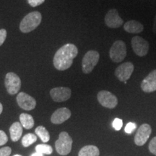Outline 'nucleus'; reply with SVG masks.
I'll return each mask as SVG.
<instances>
[{"label":"nucleus","mask_w":156,"mask_h":156,"mask_svg":"<svg viewBox=\"0 0 156 156\" xmlns=\"http://www.w3.org/2000/svg\"><path fill=\"white\" fill-rule=\"evenodd\" d=\"M78 54V48L75 45L67 44L64 45L56 52L54 56V67L60 71H64L71 67L73 60Z\"/></svg>","instance_id":"1"},{"label":"nucleus","mask_w":156,"mask_h":156,"mask_svg":"<svg viewBox=\"0 0 156 156\" xmlns=\"http://www.w3.org/2000/svg\"><path fill=\"white\" fill-rule=\"evenodd\" d=\"M42 16L39 12L35 11L30 12L23 17L20 23V30L21 32L27 34L34 30L41 22Z\"/></svg>","instance_id":"2"},{"label":"nucleus","mask_w":156,"mask_h":156,"mask_svg":"<svg viewBox=\"0 0 156 156\" xmlns=\"http://www.w3.org/2000/svg\"><path fill=\"white\" fill-rule=\"evenodd\" d=\"M56 152L61 155H67L72 151L73 139L66 132H62L55 142Z\"/></svg>","instance_id":"3"},{"label":"nucleus","mask_w":156,"mask_h":156,"mask_svg":"<svg viewBox=\"0 0 156 156\" xmlns=\"http://www.w3.org/2000/svg\"><path fill=\"white\" fill-rule=\"evenodd\" d=\"M109 56L114 62L119 63L122 62L126 56V44L123 41L118 40L115 41L109 51Z\"/></svg>","instance_id":"4"},{"label":"nucleus","mask_w":156,"mask_h":156,"mask_svg":"<svg viewBox=\"0 0 156 156\" xmlns=\"http://www.w3.org/2000/svg\"><path fill=\"white\" fill-rule=\"evenodd\" d=\"M100 58V54L96 51H88L85 54L82 61V68L85 74H89L93 71Z\"/></svg>","instance_id":"5"},{"label":"nucleus","mask_w":156,"mask_h":156,"mask_svg":"<svg viewBox=\"0 0 156 156\" xmlns=\"http://www.w3.org/2000/svg\"><path fill=\"white\" fill-rule=\"evenodd\" d=\"M5 83L7 93L10 95L17 94L21 87L20 79L14 73H8L6 75Z\"/></svg>","instance_id":"6"},{"label":"nucleus","mask_w":156,"mask_h":156,"mask_svg":"<svg viewBox=\"0 0 156 156\" xmlns=\"http://www.w3.org/2000/svg\"><path fill=\"white\" fill-rule=\"evenodd\" d=\"M98 101L101 106L108 108H114L118 104L116 95L107 90H101L97 95Z\"/></svg>","instance_id":"7"},{"label":"nucleus","mask_w":156,"mask_h":156,"mask_svg":"<svg viewBox=\"0 0 156 156\" xmlns=\"http://www.w3.org/2000/svg\"><path fill=\"white\" fill-rule=\"evenodd\" d=\"M132 47L136 55L145 56L149 51V43L140 36H134L132 38Z\"/></svg>","instance_id":"8"},{"label":"nucleus","mask_w":156,"mask_h":156,"mask_svg":"<svg viewBox=\"0 0 156 156\" xmlns=\"http://www.w3.org/2000/svg\"><path fill=\"white\" fill-rule=\"evenodd\" d=\"M134 66L132 62H124L115 70V75L121 82L126 83L133 73Z\"/></svg>","instance_id":"9"},{"label":"nucleus","mask_w":156,"mask_h":156,"mask_svg":"<svg viewBox=\"0 0 156 156\" xmlns=\"http://www.w3.org/2000/svg\"><path fill=\"white\" fill-rule=\"evenodd\" d=\"M152 132L151 125L148 124H143L138 128L135 136H134V143L137 146H142L147 142L150 138Z\"/></svg>","instance_id":"10"},{"label":"nucleus","mask_w":156,"mask_h":156,"mask_svg":"<svg viewBox=\"0 0 156 156\" xmlns=\"http://www.w3.org/2000/svg\"><path fill=\"white\" fill-rule=\"evenodd\" d=\"M50 95L53 101L55 102H64L70 98L72 91L69 87H54L50 90Z\"/></svg>","instance_id":"11"},{"label":"nucleus","mask_w":156,"mask_h":156,"mask_svg":"<svg viewBox=\"0 0 156 156\" xmlns=\"http://www.w3.org/2000/svg\"><path fill=\"white\" fill-rule=\"evenodd\" d=\"M17 103L21 108L26 111H31L36 106V101L34 98L24 92L20 93L17 96Z\"/></svg>","instance_id":"12"},{"label":"nucleus","mask_w":156,"mask_h":156,"mask_svg":"<svg viewBox=\"0 0 156 156\" xmlns=\"http://www.w3.org/2000/svg\"><path fill=\"white\" fill-rule=\"evenodd\" d=\"M124 20L121 18L118 11L116 9H112L108 11L105 16V23L108 28H117L122 25Z\"/></svg>","instance_id":"13"},{"label":"nucleus","mask_w":156,"mask_h":156,"mask_svg":"<svg viewBox=\"0 0 156 156\" xmlns=\"http://www.w3.org/2000/svg\"><path fill=\"white\" fill-rule=\"evenodd\" d=\"M141 89L145 93L156 91V69L151 71L141 83Z\"/></svg>","instance_id":"14"},{"label":"nucleus","mask_w":156,"mask_h":156,"mask_svg":"<svg viewBox=\"0 0 156 156\" xmlns=\"http://www.w3.org/2000/svg\"><path fill=\"white\" fill-rule=\"evenodd\" d=\"M71 114V112L69 108L65 107L58 108L52 114L51 117V122L54 124H61L69 119Z\"/></svg>","instance_id":"15"},{"label":"nucleus","mask_w":156,"mask_h":156,"mask_svg":"<svg viewBox=\"0 0 156 156\" xmlns=\"http://www.w3.org/2000/svg\"><path fill=\"white\" fill-rule=\"evenodd\" d=\"M124 30L129 34H140L144 30V26L142 23L136 20L127 21L124 25Z\"/></svg>","instance_id":"16"},{"label":"nucleus","mask_w":156,"mask_h":156,"mask_svg":"<svg viewBox=\"0 0 156 156\" xmlns=\"http://www.w3.org/2000/svg\"><path fill=\"white\" fill-rule=\"evenodd\" d=\"M11 140L13 142H17L21 138L23 134V126L20 122H15L9 128Z\"/></svg>","instance_id":"17"},{"label":"nucleus","mask_w":156,"mask_h":156,"mask_svg":"<svg viewBox=\"0 0 156 156\" xmlns=\"http://www.w3.org/2000/svg\"><path fill=\"white\" fill-rule=\"evenodd\" d=\"M100 151L98 147L95 145H86L81 148L78 156H99Z\"/></svg>","instance_id":"18"},{"label":"nucleus","mask_w":156,"mask_h":156,"mask_svg":"<svg viewBox=\"0 0 156 156\" xmlns=\"http://www.w3.org/2000/svg\"><path fill=\"white\" fill-rule=\"evenodd\" d=\"M20 124H22L23 127L25 128L26 129H30L34 127V119L30 114H25V113L21 114L20 115Z\"/></svg>","instance_id":"19"},{"label":"nucleus","mask_w":156,"mask_h":156,"mask_svg":"<svg viewBox=\"0 0 156 156\" xmlns=\"http://www.w3.org/2000/svg\"><path fill=\"white\" fill-rule=\"evenodd\" d=\"M35 132L38 135L43 142H48L50 140V134L48 130L44 126H39L35 129Z\"/></svg>","instance_id":"20"},{"label":"nucleus","mask_w":156,"mask_h":156,"mask_svg":"<svg viewBox=\"0 0 156 156\" xmlns=\"http://www.w3.org/2000/svg\"><path fill=\"white\" fill-rule=\"evenodd\" d=\"M37 140V136L35 135L34 134H27L26 135H25L22 139V144L23 147H27L28 146H30L34 144V142H36Z\"/></svg>","instance_id":"21"},{"label":"nucleus","mask_w":156,"mask_h":156,"mask_svg":"<svg viewBox=\"0 0 156 156\" xmlns=\"http://www.w3.org/2000/svg\"><path fill=\"white\" fill-rule=\"evenodd\" d=\"M36 151L37 153H41L44 155H50L53 152V149L50 145H38L36 147Z\"/></svg>","instance_id":"22"},{"label":"nucleus","mask_w":156,"mask_h":156,"mask_svg":"<svg viewBox=\"0 0 156 156\" xmlns=\"http://www.w3.org/2000/svg\"><path fill=\"white\" fill-rule=\"evenodd\" d=\"M112 126L115 130H116V131H119L123 126L122 120L119 118H116L112 123Z\"/></svg>","instance_id":"23"},{"label":"nucleus","mask_w":156,"mask_h":156,"mask_svg":"<svg viewBox=\"0 0 156 156\" xmlns=\"http://www.w3.org/2000/svg\"><path fill=\"white\" fill-rule=\"evenodd\" d=\"M148 148H149V151L151 153H153V155H156V136L153 137L151 140V141L150 142L149 145H148Z\"/></svg>","instance_id":"24"},{"label":"nucleus","mask_w":156,"mask_h":156,"mask_svg":"<svg viewBox=\"0 0 156 156\" xmlns=\"http://www.w3.org/2000/svg\"><path fill=\"white\" fill-rule=\"evenodd\" d=\"M136 127V125L135 123L134 122H129L127 124H126L125 126V129H124V131H125L126 133L127 134H131L134 131Z\"/></svg>","instance_id":"25"},{"label":"nucleus","mask_w":156,"mask_h":156,"mask_svg":"<svg viewBox=\"0 0 156 156\" xmlns=\"http://www.w3.org/2000/svg\"><path fill=\"white\" fill-rule=\"evenodd\" d=\"M8 141V137L6 133L2 130H0V146L4 145Z\"/></svg>","instance_id":"26"},{"label":"nucleus","mask_w":156,"mask_h":156,"mask_svg":"<svg viewBox=\"0 0 156 156\" xmlns=\"http://www.w3.org/2000/svg\"><path fill=\"white\" fill-rule=\"evenodd\" d=\"M12 153V149L9 147H4L0 149V156H9Z\"/></svg>","instance_id":"27"},{"label":"nucleus","mask_w":156,"mask_h":156,"mask_svg":"<svg viewBox=\"0 0 156 156\" xmlns=\"http://www.w3.org/2000/svg\"><path fill=\"white\" fill-rule=\"evenodd\" d=\"M27 1L31 7H36L37 6L42 5L45 2V0H27Z\"/></svg>","instance_id":"28"},{"label":"nucleus","mask_w":156,"mask_h":156,"mask_svg":"<svg viewBox=\"0 0 156 156\" xmlns=\"http://www.w3.org/2000/svg\"><path fill=\"white\" fill-rule=\"evenodd\" d=\"M6 38H7V30L5 29H1L0 30V46L5 41Z\"/></svg>","instance_id":"29"},{"label":"nucleus","mask_w":156,"mask_h":156,"mask_svg":"<svg viewBox=\"0 0 156 156\" xmlns=\"http://www.w3.org/2000/svg\"><path fill=\"white\" fill-rule=\"evenodd\" d=\"M153 31L155 34H156V15L154 18V23H153Z\"/></svg>","instance_id":"30"},{"label":"nucleus","mask_w":156,"mask_h":156,"mask_svg":"<svg viewBox=\"0 0 156 156\" xmlns=\"http://www.w3.org/2000/svg\"><path fill=\"white\" fill-rule=\"evenodd\" d=\"M31 156H44V155H43V154H41V153H37V152H36V153L32 154Z\"/></svg>","instance_id":"31"},{"label":"nucleus","mask_w":156,"mask_h":156,"mask_svg":"<svg viewBox=\"0 0 156 156\" xmlns=\"http://www.w3.org/2000/svg\"><path fill=\"white\" fill-rule=\"evenodd\" d=\"M2 111H3V106H2V103H0V114H2Z\"/></svg>","instance_id":"32"},{"label":"nucleus","mask_w":156,"mask_h":156,"mask_svg":"<svg viewBox=\"0 0 156 156\" xmlns=\"http://www.w3.org/2000/svg\"><path fill=\"white\" fill-rule=\"evenodd\" d=\"M14 156H21V155H14Z\"/></svg>","instance_id":"33"}]
</instances>
